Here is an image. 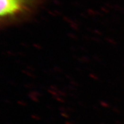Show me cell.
<instances>
[{
  "instance_id": "cell-1",
  "label": "cell",
  "mask_w": 124,
  "mask_h": 124,
  "mask_svg": "<svg viewBox=\"0 0 124 124\" xmlns=\"http://www.w3.org/2000/svg\"><path fill=\"white\" fill-rule=\"evenodd\" d=\"M44 0H0L1 28L26 22L37 11Z\"/></svg>"
}]
</instances>
